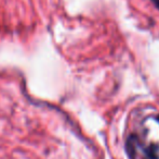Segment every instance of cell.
<instances>
[{
  "label": "cell",
  "mask_w": 159,
  "mask_h": 159,
  "mask_svg": "<svg viewBox=\"0 0 159 159\" xmlns=\"http://www.w3.org/2000/svg\"><path fill=\"white\" fill-rule=\"evenodd\" d=\"M135 136H130L129 140L127 142L126 148H127V153L129 155V157L131 159H134V156H135Z\"/></svg>",
  "instance_id": "1"
},
{
  "label": "cell",
  "mask_w": 159,
  "mask_h": 159,
  "mask_svg": "<svg viewBox=\"0 0 159 159\" xmlns=\"http://www.w3.org/2000/svg\"><path fill=\"white\" fill-rule=\"evenodd\" d=\"M159 149L158 146L155 144L149 145L148 147L145 151V154H146L147 159H159Z\"/></svg>",
  "instance_id": "2"
},
{
  "label": "cell",
  "mask_w": 159,
  "mask_h": 159,
  "mask_svg": "<svg viewBox=\"0 0 159 159\" xmlns=\"http://www.w3.org/2000/svg\"><path fill=\"white\" fill-rule=\"evenodd\" d=\"M152 2H153V3L155 4L156 8L159 9V0H152Z\"/></svg>",
  "instance_id": "3"
},
{
  "label": "cell",
  "mask_w": 159,
  "mask_h": 159,
  "mask_svg": "<svg viewBox=\"0 0 159 159\" xmlns=\"http://www.w3.org/2000/svg\"><path fill=\"white\" fill-rule=\"evenodd\" d=\"M158 121H159V117H158Z\"/></svg>",
  "instance_id": "4"
}]
</instances>
